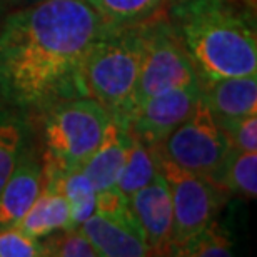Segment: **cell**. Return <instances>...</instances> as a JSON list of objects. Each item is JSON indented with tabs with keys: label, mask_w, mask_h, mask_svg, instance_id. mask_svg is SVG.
Returning a JSON list of instances; mask_svg holds the SVG:
<instances>
[{
	"label": "cell",
	"mask_w": 257,
	"mask_h": 257,
	"mask_svg": "<svg viewBox=\"0 0 257 257\" xmlns=\"http://www.w3.org/2000/svg\"><path fill=\"white\" fill-rule=\"evenodd\" d=\"M219 186L225 192L254 199L257 194V152L230 149L220 174Z\"/></svg>",
	"instance_id": "ac0fdd59"
},
{
	"label": "cell",
	"mask_w": 257,
	"mask_h": 257,
	"mask_svg": "<svg viewBox=\"0 0 257 257\" xmlns=\"http://www.w3.org/2000/svg\"><path fill=\"white\" fill-rule=\"evenodd\" d=\"M104 20L105 27L146 22L171 0H87Z\"/></svg>",
	"instance_id": "e0dca14e"
},
{
	"label": "cell",
	"mask_w": 257,
	"mask_h": 257,
	"mask_svg": "<svg viewBox=\"0 0 257 257\" xmlns=\"http://www.w3.org/2000/svg\"><path fill=\"white\" fill-rule=\"evenodd\" d=\"M202 102L200 85L177 87L149 97L120 122L132 136L147 146L159 147L177 125H181ZM119 122V120H117Z\"/></svg>",
	"instance_id": "ba28073f"
},
{
	"label": "cell",
	"mask_w": 257,
	"mask_h": 257,
	"mask_svg": "<svg viewBox=\"0 0 257 257\" xmlns=\"http://www.w3.org/2000/svg\"><path fill=\"white\" fill-rule=\"evenodd\" d=\"M42 176L54 181L59 186L60 192L69 202L70 207V224L72 227H79L95 212V187L90 179L85 176L82 167L72 171L60 172L59 169L44 164Z\"/></svg>",
	"instance_id": "9a60e30c"
},
{
	"label": "cell",
	"mask_w": 257,
	"mask_h": 257,
	"mask_svg": "<svg viewBox=\"0 0 257 257\" xmlns=\"http://www.w3.org/2000/svg\"><path fill=\"white\" fill-rule=\"evenodd\" d=\"M128 209L151 255H172V200L161 172L128 197Z\"/></svg>",
	"instance_id": "9c48e42d"
},
{
	"label": "cell",
	"mask_w": 257,
	"mask_h": 257,
	"mask_svg": "<svg viewBox=\"0 0 257 257\" xmlns=\"http://www.w3.org/2000/svg\"><path fill=\"white\" fill-rule=\"evenodd\" d=\"M105 24L87 0H42L0 29V92L22 109L79 95L77 75Z\"/></svg>",
	"instance_id": "6da1fadb"
},
{
	"label": "cell",
	"mask_w": 257,
	"mask_h": 257,
	"mask_svg": "<svg viewBox=\"0 0 257 257\" xmlns=\"http://www.w3.org/2000/svg\"><path fill=\"white\" fill-rule=\"evenodd\" d=\"M24 147V131L20 122L0 114V192L12 176Z\"/></svg>",
	"instance_id": "d6986e66"
},
{
	"label": "cell",
	"mask_w": 257,
	"mask_h": 257,
	"mask_svg": "<svg viewBox=\"0 0 257 257\" xmlns=\"http://www.w3.org/2000/svg\"><path fill=\"white\" fill-rule=\"evenodd\" d=\"M15 227L34 239L45 237L54 230L72 227L69 202L57 184L42 176L39 195Z\"/></svg>",
	"instance_id": "5bb4252c"
},
{
	"label": "cell",
	"mask_w": 257,
	"mask_h": 257,
	"mask_svg": "<svg viewBox=\"0 0 257 257\" xmlns=\"http://www.w3.org/2000/svg\"><path fill=\"white\" fill-rule=\"evenodd\" d=\"M181 255L192 257H220V255H232V244L229 235L220 227L217 222H210L202 232L186 245Z\"/></svg>",
	"instance_id": "44dd1931"
},
{
	"label": "cell",
	"mask_w": 257,
	"mask_h": 257,
	"mask_svg": "<svg viewBox=\"0 0 257 257\" xmlns=\"http://www.w3.org/2000/svg\"><path fill=\"white\" fill-rule=\"evenodd\" d=\"M110 115L99 102L77 95L47 109L44 162L67 172L82 167L99 146Z\"/></svg>",
	"instance_id": "277c9868"
},
{
	"label": "cell",
	"mask_w": 257,
	"mask_h": 257,
	"mask_svg": "<svg viewBox=\"0 0 257 257\" xmlns=\"http://www.w3.org/2000/svg\"><path fill=\"white\" fill-rule=\"evenodd\" d=\"M157 167L172 200V255H181L186 245L214 220L227 192L212 181L179 167L159 154Z\"/></svg>",
	"instance_id": "8992f818"
},
{
	"label": "cell",
	"mask_w": 257,
	"mask_h": 257,
	"mask_svg": "<svg viewBox=\"0 0 257 257\" xmlns=\"http://www.w3.org/2000/svg\"><path fill=\"white\" fill-rule=\"evenodd\" d=\"M128 136H131V142H128L125 161L122 166L119 181H117V189L127 199L136 194L139 189L147 186L159 172L156 149L147 146L146 142L132 136L131 132Z\"/></svg>",
	"instance_id": "2e32d148"
},
{
	"label": "cell",
	"mask_w": 257,
	"mask_h": 257,
	"mask_svg": "<svg viewBox=\"0 0 257 257\" xmlns=\"http://www.w3.org/2000/svg\"><path fill=\"white\" fill-rule=\"evenodd\" d=\"M42 244L44 255L52 257H99L97 249L77 227L59 229L45 235Z\"/></svg>",
	"instance_id": "ffe728a7"
},
{
	"label": "cell",
	"mask_w": 257,
	"mask_h": 257,
	"mask_svg": "<svg viewBox=\"0 0 257 257\" xmlns=\"http://www.w3.org/2000/svg\"><path fill=\"white\" fill-rule=\"evenodd\" d=\"M156 152L219 186L230 146L207 105L200 102L197 109L156 147Z\"/></svg>",
	"instance_id": "52a82bcc"
},
{
	"label": "cell",
	"mask_w": 257,
	"mask_h": 257,
	"mask_svg": "<svg viewBox=\"0 0 257 257\" xmlns=\"http://www.w3.org/2000/svg\"><path fill=\"white\" fill-rule=\"evenodd\" d=\"M128 142H131L128 131L120 122L110 117L99 146L82 166V171L94 184L95 192L110 191L117 187Z\"/></svg>",
	"instance_id": "7c38bea8"
},
{
	"label": "cell",
	"mask_w": 257,
	"mask_h": 257,
	"mask_svg": "<svg viewBox=\"0 0 257 257\" xmlns=\"http://www.w3.org/2000/svg\"><path fill=\"white\" fill-rule=\"evenodd\" d=\"M144 52V22L105 27L90 45L77 75L79 95L90 97L115 120L132 109Z\"/></svg>",
	"instance_id": "3957f363"
},
{
	"label": "cell",
	"mask_w": 257,
	"mask_h": 257,
	"mask_svg": "<svg viewBox=\"0 0 257 257\" xmlns=\"http://www.w3.org/2000/svg\"><path fill=\"white\" fill-rule=\"evenodd\" d=\"M79 229L105 257H142L151 255L146 240L134 219L112 217L94 212Z\"/></svg>",
	"instance_id": "8fae6325"
},
{
	"label": "cell",
	"mask_w": 257,
	"mask_h": 257,
	"mask_svg": "<svg viewBox=\"0 0 257 257\" xmlns=\"http://www.w3.org/2000/svg\"><path fill=\"white\" fill-rule=\"evenodd\" d=\"M169 22L200 80L257 74L250 0H177Z\"/></svg>",
	"instance_id": "7a4b0ae2"
},
{
	"label": "cell",
	"mask_w": 257,
	"mask_h": 257,
	"mask_svg": "<svg viewBox=\"0 0 257 257\" xmlns=\"http://www.w3.org/2000/svg\"><path fill=\"white\" fill-rule=\"evenodd\" d=\"M44 255L39 239L24 234L17 227L0 230V257H40Z\"/></svg>",
	"instance_id": "603a6c76"
},
{
	"label": "cell",
	"mask_w": 257,
	"mask_h": 257,
	"mask_svg": "<svg viewBox=\"0 0 257 257\" xmlns=\"http://www.w3.org/2000/svg\"><path fill=\"white\" fill-rule=\"evenodd\" d=\"M230 149L234 151L257 152V112L235 119L227 124H220Z\"/></svg>",
	"instance_id": "7402d4cb"
},
{
	"label": "cell",
	"mask_w": 257,
	"mask_h": 257,
	"mask_svg": "<svg viewBox=\"0 0 257 257\" xmlns=\"http://www.w3.org/2000/svg\"><path fill=\"white\" fill-rule=\"evenodd\" d=\"M202 102L217 124L257 112V74L200 80Z\"/></svg>",
	"instance_id": "30bf717a"
},
{
	"label": "cell",
	"mask_w": 257,
	"mask_h": 257,
	"mask_svg": "<svg viewBox=\"0 0 257 257\" xmlns=\"http://www.w3.org/2000/svg\"><path fill=\"white\" fill-rule=\"evenodd\" d=\"M197 85H200L199 72L171 22L157 14L147 19L144 22V52L131 112L161 92Z\"/></svg>",
	"instance_id": "5b68a950"
},
{
	"label": "cell",
	"mask_w": 257,
	"mask_h": 257,
	"mask_svg": "<svg viewBox=\"0 0 257 257\" xmlns=\"http://www.w3.org/2000/svg\"><path fill=\"white\" fill-rule=\"evenodd\" d=\"M42 167L34 159L20 157L0 192V230L15 227L40 192Z\"/></svg>",
	"instance_id": "4fadbf2b"
}]
</instances>
